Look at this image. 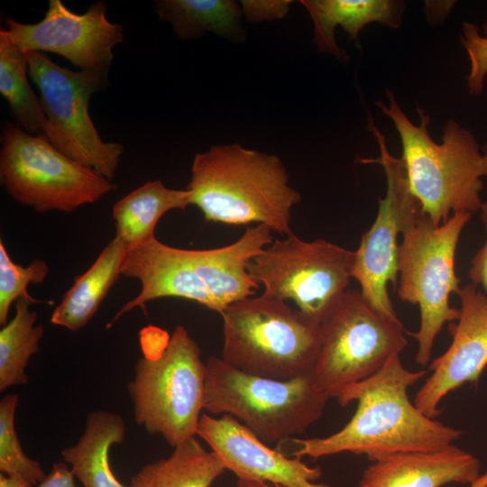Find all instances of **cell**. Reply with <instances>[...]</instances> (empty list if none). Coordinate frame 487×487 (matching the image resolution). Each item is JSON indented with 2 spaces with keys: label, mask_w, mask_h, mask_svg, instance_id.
<instances>
[{
  "label": "cell",
  "mask_w": 487,
  "mask_h": 487,
  "mask_svg": "<svg viewBox=\"0 0 487 487\" xmlns=\"http://www.w3.org/2000/svg\"><path fill=\"white\" fill-rule=\"evenodd\" d=\"M328 400L312 373L274 380L245 373L221 357L206 363L205 410L234 418L268 445L303 434L321 418Z\"/></svg>",
  "instance_id": "obj_6"
},
{
  "label": "cell",
  "mask_w": 487,
  "mask_h": 487,
  "mask_svg": "<svg viewBox=\"0 0 487 487\" xmlns=\"http://www.w3.org/2000/svg\"><path fill=\"white\" fill-rule=\"evenodd\" d=\"M0 181L18 203L44 213H70L115 191L117 185L70 159L43 134L2 124Z\"/></svg>",
  "instance_id": "obj_9"
},
{
  "label": "cell",
  "mask_w": 487,
  "mask_h": 487,
  "mask_svg": "<svg viewBox=\"0 0 487 487\" xmlns=\"http://www.w3.org/2000/svg\"><path fill=\"white\" fill-rule=\"evenodd\" d=\"M74 477L67 464L59 462L52 465L51 472L34 487H76Z\"/></svg>",
  "instance_id": "obj_31"
},
{
  "label": "cell",
  "mask_w": 487,
  "mask_h": 487,
  "mask_svg": "<svg viewBox=\"0 0 487 487\" xmlns=\"http://www.w3.org/2000/svg\"><path fill=\"white\" fill-rule=\"evenodd\" d=\"M222 360L248 374L291 380L311 374L319 348V324L286 301L263 295L238 300L220 314Z\"/></svg>",
  "instance_id": "obj_4"
},
{
  "label": "cell",
  "mask_w": 487,
  "mask_h": 487,
  "mask_svg": "<svg viewBox=\"0 0 487 487\" xmlns=\"http://www.w3.org/2000/svg\"><path fill=\"white\" fill-rule=\"evenodd\" d=\"M121 275L138 280L141 290L119 309L109 326L130 310H145L148 302L161 298H181L216 311V303L188 260L186 249L167 245L155 236L127 248Z\"/></svg>",
  "instance_id": "obj_16"
},
{
  "label": "cell",
  "mask_w": 487,
  "mask_h": 487,
  "mask_svg": "<svg viewBox=\"0 0 487 487\" xmlns=\"http://www.w3.org/2000/svg\"><path fill=\"white\" fill-rule=\"evenodd\" d=\"M368 129L377 140L380 157L361 159L363 162H375L384 170L387 190L379 199L377 216L361 238L354 251L352 278L361 286V292L368 302L381 313L398 317L391 301L388 286L396 290L398 286V237L401 234L405 220L418 203L411 194L406 171L400 158L389 152L384 135L377 129L371 115Z\"/></svg>",
  "instance_id": "obj_12"
},
{
  "label": "cell",
  "mask_w": 487,
  "mask_h": 487,
  "mask_svg": "<svg viewBox=\"0 0 487 487\" xmlns=\"http://www.w3.org/2000/svg\"><path fill=\"white\" fill-rule=\"evenodd\" d=\"M480 476V462L454 444L431 451L395 453L365 468L358 487H441L472 484Z\"/></svg>",
  "instance_id": "obj_17"
},
{
  "label": "cell",
  "mask_w": 487,
  "mask_h": 487,
  "mask_svg": "<svg viewBox=\"0 0 487 487\" xmlns=\"http://www.w3.org/2000/svg\"><path fill=\"white\" fill-rule=\"evenodd\" d=\"M18 402L17 394L5 395L0 400V470L5 475L36 486L46 475L41 464L29 458L20 444L14 427Z\"/></svg>",
  "instance_id": "obj_26"
},
{
  "label": "cell",
  "mask_w": 487,
  "mask_h": 487,
  "mask_svg": "<svg viewBox=\"0 0 487 487\" xmlns=\"http://www.w3.org/2000/svg\"><path fill=\"white\" fill-rule=\"evenodd\" d=\"M235 487H285L279 484H273L261 481H250L237 479Z\"/></svg>",
  "instance_id": "obj_33"
},
{
  "label": "cell",
  "mask_w": 487,
  "mask_h": 487,
  "mask_svg": "<svg viewBox=\"0 0 487 487\" xmlns=\"http://www.w3.org/2000/svg\"><path fill=\"white\" fill-rule=\"evenodd\" d=\"M205 386L200 348L184 326H177L161 353L136 363L128 383L135 422L177 446L197 436Z\"/></svg>",
  "instance_id": "obj_7"
},
{
  "label": "cell",
  "mask_w": 487,
  "mask_h": 487,
  "mask_svg": "<svg viewBox=\"0 0 487 487\" xmlns=\"http://www.w3.org/2000/svg\"><path fill=\"white\" fill-rule=\"evenodd\" d=\"M292 1H241L243 14L250 22L273 21L285 17Z\"/></svg>",
  "instance_id": "obj_29"
},
{
  "label": "cell",
  "mask_w": 487,
  "mask_h": 487,
  "mask_svg": "<svg viewBox=\"0 0 487 487\" xmlns=\"http://www.w3.org/2000/svg\"><path fill=\"white\" fill-rule=\"evenodd\" d=\"M160 20L169 22L181 40H194L205 32L243 41L240 5L232 0H157L153 6Z\"/></svg>",
  "instance_id": "obj_22"
},
{
  "label": "cell",
  "mask_w": 487,
  "mask_h": 487,
  "mask_svg": "<svg viewBox=\"0 0 487 487\" xmlns=\"http://www.w3.org/2000/svg\"><path fill=\"white\" fill-rule=\"evenodd\" d=\"M48 273V264L40 259H34L28 266L15 263L9 256L3 241H0V325L5 326L7 323L12 304L21 298L33 303H52L36 299L27 290L31 283H42Z\"/></svg>",
  "instance_id": "obj_27"
},
{
  "label": "cell",
  "mask_w": 487,
  "mask_h": 487,
  "mask_svg": "<svg viewBox=\"0 0 487 487\" xmlns=\"http://www.w3.org/2000/svg\"><path fill=\"white\" fill-rule=\"evenodd\" d=\"M26 55L10 39L5 28L0 30V93L7 101L12 117L31 134L51 133V126L40 97L29 79Z\"/></svg>",
  "instance_id": "obj_24"
},
{
  "label": "cell",
  "mask_w": 487,
  "mask_h": 487,
  "mask_svg": "<svg viewBox=\"0 0 487 487\" xmlns=\"http://www.w3.org/2000/svg\"><path fill=\"white\" fill-rule=\"evenodd\" d=\"M25 55L29 76L40 91L51 126L48 140L70 159L111 180L124 147L104 142L88 112L92 95L108 82L87 72L60 67L41 52Z\"/></svg>",
  "instance_id": "obj_11"
},
{
  "label": "cell",
  "mask_w": 487,
  "mask_h": 487,
  "mask_svg": "<svg viewBox=\"0 0 487 487\" xmlns=\"http://www.w3.org/2000/svg\"><path fill=\"white\" fill-rule=\"evenodd\" d=\"M14 317L0 330V391L14 385L26 384L30 358L40 350L42 325H35L37 313L31 311V300L21 298L15 303Z\"/></svg>",
  "instance_id": "obj_25"
},
{
  "label": "cell",
  "mask_w": 487,
  "mask_h": 487,
  "mask_svg": "<svg viewBox=\"0 0 487 487\" xmlns=\"http://www.w3.org/2000/svg\"><path fill=\"white\" fill-rule=\"evenodd\" d=\"M388 104L376 106L394 124L402 146L403 163L411 194L436 225L456 213L479 212L483 201L482 178L487 177V143L481 148L474 135L453 119L443 129L441 143L429 135V116L417 106L419 124H413L386 90Z\"/></svg>",
  "instance_id": "obj_3"
},
{
  "label": "cell",
  "mask_w": 487,
  "mask_h": 487,
  "mask_svg": "<svg viewBox=\"0 0 487 487\" xmlns=\"http://www.w3.org/2000/svg\"><path fill=\"white\" fill-rule=\"evenodd\" d=\"M427 374L409 371L394 354L371 377L345 388L336 398L341 406L356 402L351 419L325 437L291 438L290 455L320 458L341 453L366 455L372 462L395 453L431 451L448 446L463 431L422 413L408 389Z\"/></svg>",
  "instance_id": "obj_1"
},
{
  "label": "cell",
  "mask_w": 487,
  "mask_h": 487,
  "mask_svg": "<svg viewBox=\"0 0 487 487\" xmlns=\"http://www.w3.org/2000/svg\"><path fill=\"white\" fill-rule=\"evenodd\" d=\"M479 212L485 229L486 240L471 260L468 277L473 285L482 288V291L487 297V201L482 203Z\"/></svg>",
  "instance_id": "obj_30"
},
{
  "label": "cell",
  "mask_w": 487,
  "mask_h": 487,
  "mask_svg": "<svg viewBox=\"0 0 487 487\" xmlns=\"http://www.w3.org/2000/svg\"><path fill=\"white\" fill-rule=\"evenodd\" d=\"M186 189L208 222L255 223L284 235L292 233L291 209L301 200L278 156L236 142L196 154Z\"/></svg>",
  "instance_id": "obj_2"
},
{
  "label": "cell",
  "mask_w": 487,
  "mask_h": 487,
  "mask_svg": "<svg viewBox=\"0 0 487 487\" xmlns=\"http://www.w3.org/2000/svg\"><path fill=\"white\" fill-rule=\"evenodd\" d=\"M354 254L326 240L307 242L290 233L273 240L247 270L263 286L262 295L292 300L300 313L319 324L347 290Z\"/></svg>",
  "instance_id": "obj_10"
},
{
  "label": "cell",
  "mask_w": 487,
  "mask_h": 487,
  "mask_svg": "<svg viewBox=\"0 0 487 487\" xmlns=\"http://www.w3.org/2000/svg\"><path fill=\"white\" fill-rule=\"evenodd\" d=\"M225 470L221 458L193 436L175 446L169 457L144 465L130 487H210Z\"/></svg>",
  "instance_id": "obj_23"
},
{
  "label": "cell",
  "mask_w": 487,
  "mask_h": 487,
  "mask_svg": "<svg viewBox=\"0 0 487 487\" xmlns=\"http://www.w3.org/2000/svg\"><path fill=\"white\" fill-rule=\"evenodd\" d=\"M460 42L470 60V72L467 76V89L472 96L480 95L487 75V37L482 35L479 26L464 22Z\"/></svg>",
  "instance_id": "obj_28"
},
{
  "label": "cell",
  "mask_w": 487,
  "mask_h": 487,
  "mask_svg": "<svg viewBox=\"0 0 487 487\" xmlns=\"http://www.w3.org/2000/svg\"><path fill=\"white\" fill-rule=\"evenodd\" d=\"M457 295L461 308L455 323H449L451 345L431 362L432 372L413 401L431 418L439 415V405L449 392L478 381L487 366V297L473 283L461 287Z\"/></svg>",
  "instance_id": "obj_14"
},
{
  "label": "cell",
  "mask_w": 487,
  "mask_h": 487,
  "mask_svg": "<svg viewBox=\"0 0 487 487\" xmlns=\"http://www.w3.org/2000/svg\"><path fill=\"white\" fill-rule=\"evenodd\" d=\"M104 1L93 3L84 14L69 9L60 0H50L41 21L23 23L5 19V30L23 52H52L69 60L80 71L108 82L113 49L124 41V30L106 17Z\"/></svg>",
  "instance_id": "obj_13"
},
{
  "label": "cell",
  "mask_w": 487,
  "mask_h": 487,
  "mask_svg": "<svg viewBox=\"0 0 487 487\" xmlns=\"http://www.w3.org/2000/svg\"><path fill=\"white\" fill-rule=\"evenodd\" d=\"M123 418L106 410L88 414L86 428L76 445L61 451L63 460L84 487H130L119 482L109 464V449L125 438Z\"/></svg>",
  "instance_id": "obj_20"
},
{
  "label": "cell",
  "mask_w": 487,
  "mask_h": 487,
  "mask_svg": "<svg viewBox=\"0 0 487 487\" xmlns=\"http://www.w3.org/2000/svg\"><path fill=\"white\" fill-rule=\"evenodd\" d=\"M189 205L190 194L187 189L169 188L160 179L148 181L114 204L115 236L127 248L135 246L155 236V227L167 212L184 210Z\"/></svg>",
  "instance_id": "obj_21"
},
{
  "label": "cell",
  "mask_w": 487,
  "mask_h": 487,
  "mask_svg": "<svg viewBox=\"0 0 487 487\" xmlns=\"http://www.w3.org/2000/svg\"><path fill=\"white\" fill-rule=\"evenodd\" d=\"M471 217L470 213H456L436 225L418 203L405 220L398 249L395 291L402 301L419 308L420 326L413 335L418 342L416 362L421 366L430 361L435 339L444 325L459 317V309L452 308L449 299L461 289L455 253Z\"/></svg>",
  "instance_id": "obj_5"
},
{
  "label": "cell",
  "mask_w": 487,
  "mask_h": 487,
  "mask_svg": "<svg viewBox=\"0 0 487 487\" xmlns=\"http://www.w3.org/2000/svg\"><path fill=\"white\" fill-rule=\"evenodd\" d=\"M314 23V43L322 51L345 60L335 30L340 25L349 39H358L360 32L371 23L398 28L401 23L403 4L391 0H303Z\"/></svg>",
  "instance_id": "obj_18"
},
{
  "label": "cell",
  "mask_w": 487,
  "mask_h": 487,
  "mask_svg": "<svg viewBox=\"0 0 487 487\" xmlns=\"http://www.w3.org/2000/svg\"><path fill=\"white\" fill-rule=\"evenodd\" d=\"M0 487H32L25 481L4 473L0 475Z\"/></svg>",
  "instance_id": "obj_32"
},
{
  "label": "cell",
  "mask_w": 487,
  "mask_h": 487,
  "mask_svg": "<svg viewBox=\"0 0 487 487\" xmlns=\"http://www.w3.org/2000/svg\"><path fill=\"white\" fill-rule=\"evenodd\" d=\"M126 251L124 243L115 236L92 265L83 274L75 277L74 283L52 312L51 324L72 332L83 328L121 275Z\"/></svg>",
  "instance_id": "obj_19"
},
{
  "label": "cell",
  "mask_w": 487,
  "mask_h": 487,
  "mask_svg": "<svg viewBox=\"0 0 487 487\" xmlns=\"http://www.w3.org/2000/svg\"><path fill=\"white\" fill-rule=\"evenodd\" d=\"M482 31H483V35L487 37V20L483 25Z\"/></svg>",
  "instance_id": "obj_35"
},
{
  "label": "cell",
  "mask_w": 487,
  "mask_h": 487,
  "mask_svg": "<svg viewBox=\"0 0 487 487\" xmlns=\"http://www.w3.org/2000/svg\"><path fill=\"white\" fill-rule=\"evenodd\" d=\"M319 331L312 375L330 399L376 373L408 345L400 320L376 309L356 289L341 296L319 323Z\"/></svg>",
  "instance_id": "obj_8"
},
{
  "label": "cell",
  "mask_w": 487,
  "mask_h": 487,
  "mask_svg": "<svg viewBox=\"0 0 487 487\" xmlns=\"http://www.w3.org/2000/svg\"><path fill=\"white\" fill-rule=\"evenodd\" d=\"M197 436L237 479L261 481L285 487H331L317 482L322 471L300 457L272 449L234 418L201 415Z\"/></svg>",
  "instance_id": "obj_15"
},
{
  "label": "cell",
  "mask_w": 487,
  "mask_h": 487,
  "mask_svg": "<svg viewBox=\"0 0 487 487\" xmlns=\"http://www.w3.org/2000/svg\"><path fill=\"white\" fill-rule=\"evenodd\" d=\"M470 487H487V472L480 475L477 480L470 484Z\"/></svg>",
  "instance_id": "obj_34"
}]
</instances>
